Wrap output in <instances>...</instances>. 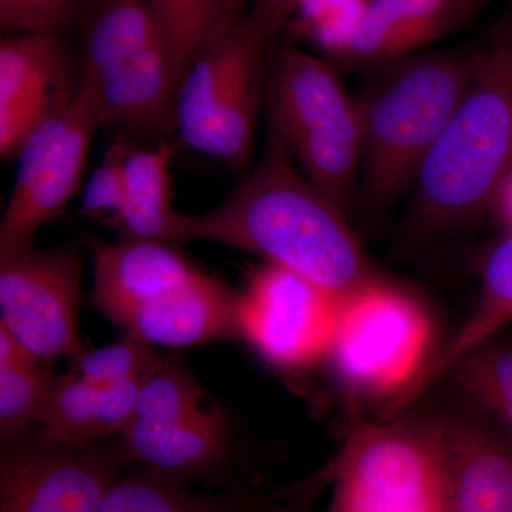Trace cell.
<instances>
[{
  "mask_svg": "<svg viewBox=\"0 0 512 512\" xmlns=\"http://www.w3.org/2000/svg\"><path fill=\"white\" fill-rule=\"evenodd\" d=\"M448 512H512V443L470 404L441 414Z\"/></svg>",
  "mask_w": 512,
  "mask_h": 512,
  "instance_id": "15",
  "label": "cell"
},
{
  "mask_svg": "<svg viewBox=\"0 0 512 512\" xmlns=\"http://www.w3.org/2000/svg\"><path fill=\"white\" fill-rule=\"evenodd\" d=\"M494 207H498L501 215H503L505 224H507L508 231L512 229V174L508 178L507 183L501 188L500 194H498L497 201H495Z\"/></svg>",
  "mask_w": 512,
  "mask_h": 512,
  "instance_id": "34",
  "label": "cell"
},
{
  "mask_svg": "<svg viewBox=\"0 0 512 512\" xmlns=\"http://www.w3.org/2000/svg\"><path fill=\"white\" fill-rule=\"evenodd\" d=\"M86 0H0V26L13 33L55 36Z\"/></svg>",
  "mask_w": 512,
  "mask_h": 512,
  "instance_id": "30",
  "label": "cell"
},
{
  "mask_svg": "<svg viewBox=\"0 0 512 512\" xmlns=\"http://www.w3.org/2000/svg\"><path fill=\"white\" fill-rule=\"evenodd\" d=\"M100 126L99 100L82 79L26 138L15 156V183L0 222V255L32 247L37 229L66 210L80 190Z\"/></svg>",
  "mask_w": 512,
  "mask_h": 512,
  "instance_id": "8",
  "label": "cell"
},
{
  "mask_svg": "<svg viewBox=\"0 0 512 512\" xmlns=\"http://www.w3.org/2000/svg\"><path fill=\"white\" fill-rule=\"evenodd\" d=\"M248 0H148L175 80L222 33L244 18Z\"/></svg>",
  "mask_w": 512,
  "mask_h": 512,
  "instance_id": "22",
  "label": "cell"
},
{
  "mask_svg": "<svg viewBox=\"0 0 512 512\" xmlns=\"http://www.w3.org/2000/svg\"><path fill=\"white\" fill-rule=\"evenodd\" d=\"M171 146L140 147L126 138L123 154L126 208L116 231L120 241L168 242L178 212L171 207Z\"/></svg>",
  "mask_w": 512,
  "mask_h": 512,
  "instance_id": "20",
  "label": "cell"
},
{
  "mask_svg": "<svg viewBox=\"0 0 512 512\" xmlns=\"http://www.w3.org/2000/svg\"><path fill=\"white\" fill-rule=\"evenodd\" d=\"M131 466L120 436L74 444L39 427L2 434L0 512H96Z\"/></svg>",
  "mask_w": 512,
  "mask_h": 512,
  "instance_id": "10",
  "label": "cell"
},
{
  "mask_svg": "<svg viewBox=\"0 0 512 512\" xmlns=\"http://www.w3.org/2000/svg\"><path fill=\"white\" fill-rule=\"evenodd\" d=\"M63 96L66 94L30 97L0 104V154L3 158L16 156L26 138Z\"/></svg>",
  "mask_w": 512,
  "mask_h": 512,
  "instance_id": "31",
  "label": "cell"
},
{
  "mask_svg": "<svg viewBox=\"0 0 512 512\" xmlns=\"http://www.w3.org/2000/svg\"><path fill=\"white\" fill-rule=\"evenodd\" d=\"M477 52L421 50L370 70L356 99L362 156L356 204L380 214L413 185L476 67Z\"/></svg>",
  "mask_w": 512,
  "mask_h": 512,
  "instance_id": "3",
  "label": "cell"
},
{
  "mask_svg": "<svg viewBox=\"0 0 512 512\" xmlns=\"http://www.w3.org/2000/svg\"><path fill=\"white\" fill-rule=\"evenodd\" d=\"M210 241L261 256L308 279L342 305L379 281L348 214L303 174L268 123L258 163L210 211L178 212L171 245Z\"/></svg>",
  "mask_w": 512,
  "mask_h": 512,
  "instance_id": "1",
  "label": "cell"
},
{
  "mask_svg": "<svg viewBox=\"0 0 512 512\" xmlns=\"http://www.w3.org/2000/svg\"><path fill=\"white\" fill-rule=\"evenodd\" d=\"M94 308L117 325L191 281L198 269L174 245L120 241L93 247Z\"/></svg>",
  "mask_w": 512,
  "mask_h": 512,
  "instance_id": "16",
  "label": "cell"
},
{
  "mask_svg": "<svg viewBox=\"0 0 512 512\" xmlns=\"http://www.w3.org/2000/svg\"><path fill=\"white\" fill-rule=\"evenodd\" d=\"M265 109L303 174L348 214L355 204L362 134L356 99L325 57L286 45L269 52Z\"/></svg>",
  "mask_w": 512,
  "mask_h": 512,
  "instance_id": "4",
  "label": "cell"
},
{
  "mask_svg": "<svg viewBox=\"0 0 512 512\" xmlns=\"http://www.w3.org/2000/svg\"><path fill=\"white\" fill-rule=\"evenodd\" d=\"M430 339L419 302L379 279L340 306L329 357L352 392L399 400L423 370Z\"/></svg>",
  "mask_w": 512,
  "mask_h": 512,
  "instance_id": "9",
  "label": "cell"
},
{
  "mask_svg": "<svg viewBox=\"0 0 512 512\" xmlns=\"http://www.w3.org/2000/svg\"><path fill=\"white\" fill-rule=\"evenodd\" d=\"M329 478L328 467L323 474L313 477L299 487L292 488L289 493L272 495L266 500L258 498L249 512H311L319 491Z\"/></svg>",
  "mask_w": 512,
  "mask_h": 512,
  "instance_id": "32",
  "label": "cell"
},
{
  "mask_svg": "<svg viewBox=\"0 0 512 512\" xmlns=\"http://www.w3.org/2000/svg\"><path fill=\"white\" fill-rule=\"evenodd\" d=\"M511 322L512 229L498 239L484 256L480 269V296L473 313L446 346L424 366L419 377L404 393V402H410L434 380L446 375L461 356L498 335Z\"/></svg>",
  "mask_w": 512,
  "mask_h": 512,
  "instance_id": "19",
  "label": "cell"
},
{
  "mask_svg": "<svg viewBox=\"0 0 512 512\" xmlns=\"http://www.w3.org/2000/svg\"><path fill=\"white\" fill-rule=\"evenodd\" d=\"M126 137L110 144L101 163L94 168L84 185L82 211L86 217L103 222L116 231L126 208L123 154Z\"/></svg>",
  "mask_w": 512,
  "mask_h": 512,
  "instance_id": "29",
  "label": "cell"
},
{
  "mask_svg": "<svg viewBox=\"0 0 512 512\" xmlns=\"http://www.w3.org/2000/svg\"><path fill=\"white\" fill-rule=\"evenodd\" d=\"M66 57L55 36L12 33L0 43V104L60 96Z\"/></svg>",
  "mask_w": 512,
  "mask_h": 512,
  "instance_id": "24",
  "label": "cell"
},
{
  "mask_svg": "<svg viewBox=\"0 0 512 512\" xmlns=\"http://www.w3.org/2000/svg\"><path fill=\"white\" fill-rule=\"evenodd\" d=\"M249 2H251L249 15L272 40L285 25L291 22L293 13L299 5V0H249Z\"/></svg>",
  "mask_w": 512,
  "mask_h": 512,
  "instance_id": "33",
  "label": "cell"
},
{
  "mask_svg": "<svg viewBox=\"0 0 512 512\" xmlns=\"http://www.w3.org/2000/svg\"><path fill=\"white\" fill-rule=\"evenodd\" d=\"M370 0H299L292 19L330 63L349 46ZM291 19V20H292Z\"/></svg>",
  "mask_w": 512,
  "mask_h": 512,
  "instance_id": "27",
  "label": "cell"
},
{
  "mask_svg": "<svg viewBox=\"0 0 512 512\" xmlns=\"http://www.w3.org/2000/svg\"><path fill=\"white\" fill-rule=\"evenodd\" d=\"M512 174V9L483 49L456 110L414 178L409 228L439 237L494 207Z\"/></svg>",
  "mask_w": 512,
  "mask_h": 512,
  "instance_id": "2",
  "label": "cell"
},
{
  "mask_svg": "<svg viewBox=\"0 0 512 512\" xmlns=\"http://www.w3.org/2000/svg\"><path fill=\"white\" fill-rule=\"evenodd\" d=\"M0 328V427L2 434L37 427L56 376Z\"/></svg>",
  "mask_w": 512,
  "mask_h": 512,
  "instance_id": "25",
  "label": "cell"
},
{
  "mask_svg": "<svg viewBox=\"0 0 512 512\" xmlns=\"http://www.w3.org/2000/svg\"><path fill=\"white\" fill-rule=\"evenodd\" d=\"M329 467L325 512H448L441 416L357 421Z\"/></svg>",
  "mask_w": 512,
  "mask_h": 512,
  "instance_id": "7",
  "label": "cell"
},
{
  "mask_svg": "<svg viewBox=\"0 0 512 512\" xmlns=\"http://www.w3.org/2000/svg\"><path fill=\"white\" fill-rule=\"evenodd\" d=\"M340 306L303 276L265 264L238 292L239 336L266 362L303 369L329 356Z\"/></svg>",
  "mask_w": 512,
  "mask_h": 512,
  "instance_id": "12",
  "label": "cell"
},
{
  "mask_svg": "<svg viewBox=\"0 0 512 512\" xmlns=\"http://www.w3.org/2000/svg\"><path fill=\"white\" fill-rule=\"evenodd\" d=\"M274 40L247 13L188 67L174 100V131L197 153L247 167Z\"/></svg>",
  "mask_w": 512,
  "mask_h": 512,
  "instance_id": "6",
  "label": "cell"
},
{
  "mask_svg": "<svg viewBox=\"0 0 512 512\" xmlns=\"http://www.w3.org/2000/svg\"><path fill=\"white\" fill-rule=\"evenodd\" d=\"M460 399L483 414L512 443V342L493 336L447 370Z\"/></svg>",
  "mask_w": 512,
  "mask_h": 512,
  "instance_id": "23",
  "label": "cell"
},
{
  "mask_svg": "<svg viewBox=\"0 0 512 512\" xmlns=\"http://www.w3.org/2000/svg\"><path fill=\"white\" fill-rule=\"evenodd\" d=\"M82 10L83 80L104 126L143 136L174 131L177 80L148 0H92Z\"/></svg>",
  "mask_w": 512,
  "mask_h": 512,
  "instance_id": "5",
  "label": "cell"
},
{
  "mask_svg": "<svg viewBox=\"0 0 512 512\" xmlns=\"http://www.w3.org/2000/svg\"><path fill=\"white\" fill-rule=\"evenodd\" d=\"M143 380L97 383L70 369L56 376L37 427L50 439L74 444L120 436L133 417Z\"/></svg>",
  "mask_w": 512,
  "mask_h": 512,
  "instance_id": "18",
  "label": "cell"
},
{
  "mask_svg": "<svg viewBox=\"0 0 512 512\" xmlns=\"http://www.w3.org/2000/svg\"><path fill=\"white\" fill-rule=\"evenodd\" d=\"M201 399L200 389L184 363L178 357L160 356L140 384L131 419H188L208 409Z\"/></svg>",
  "mask_w": 512,
  "mask_h": 512,
  "instance_id": "26",
  "label": "cell"
},
{
  "mask_svg": "<svg viewBox=\"0 0 512 512\" xmlns=\"http://www.w3.org/2000/svg\"><path fill=\"white\" fill-rule=\"evenodd\" d=\"M77 245L0 255V328L40 362L86 352L79 330Z\"/></svg>",
  "mask_w": 512,
  "mask_h": 512,
  "instance_id": "11",
  "label": "cell"
},
{
  "mask_svg": "<svg viewBox=\"0 0 512 512\" xmlns=\"http://www.w3.org/2000/svg\"><path fill=\"white\" fill-rule=\"evenodd\" d=\"M256 500L245 485L208 490L138 466L128 468L96 512H249Z\"/></svg>",
  "mask_w": 512,
  "mask_h": 512,
  "instance_id": "21",
  "label": "cell"
},
{
  "mask_svg": "<svg viewBox=\"0 0 512 512\" xmlns=\"http://www.w3.org/2000/svg\"><path fill=\"white\" fill-rule=\"evenodd\" d=\"M491 0H370L336 67L370 70L466 28Z\"/></svg>",
  "mask_w": 512,
  "mask_h": 512,
  "instance_id": "14",
  "label": "cell"
},
{
  "mask_svg": "<svg viewBox=\"0 0 512 512\" xmlns=\"http://www.w3.org/2000/svg\"><path fill=\"white\" fill-rule=\"evenodd\" d=\"M120 437L134 466L208 490L237 487L228 484L235 464L234 440L227 421L211 407L188 419H131Z\"/></svg>",
  "mask_w": 512,
  "mask_h": 512,
  "instance_id": "13",
  "label": "cell"
},
{
  "mask_svg": "<svg viewBox=\"0 0 512 512\" xmlns=\"http://www.w3.org/2000/svg\"><path fill=\"white\" fill-rule=\"evenodd\" d=\"M160 356L153 345L133 333L114 345L100 349H87L76 359L70 369L80 376L97 383H121L143 380Z\"/></svg>",
  "mask_w": 512,
  "mask_h": 512,
  "instance_id": "28",
  "label": "cell"
},
{
  "mask_svg": "<svg viewBox=\"0 0 512 512\" xmlns=\"http://www.w3.org/2000/svg\"><path fill=\"white\" fill-rule=\"evenodd\" d=\"M237 303L238 292L200 271L181 288L131 313L121 326L151 345L173 348L241 339Z\"/></svg>",
  "mask_w": 512,
  "mask_h": 512,
  "instance_id": "17",
  "label": "cell"
}]
</instances>
